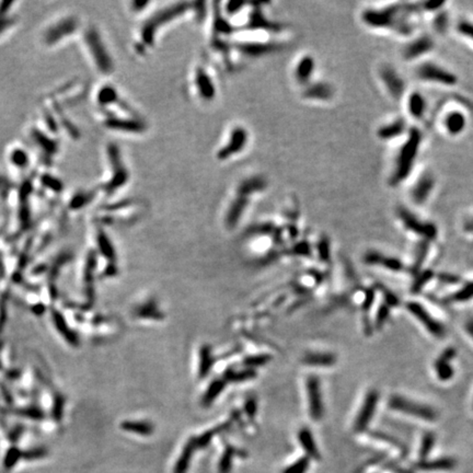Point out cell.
Returning <instances> with one entry per match:
<instances>
[{
	"label": "cell",
	"instance_id": "680465c9",
	"mask_svg": "<svg viewBox=\"0 0 473 473\" xmlns=\"http://www.w3.org/2000/svg\"><path fill=\"white\" fill-rule=\"evenodd\" d=\"M466 330L471 338H473V319L469 320L466 323Z\"/></svg>",
	"mask_w": 473,
	"mask_h": 473
},
{
	"label": "cell",
	"instance_id": "6f0895ef",
	"mask_svg": "<svg viewBox=\"0 0 473 473\" xmlns=\"http://www.w3.org/2000/svg\"><path fill=\"white\" fill-rule=\"evenodd\" d=\"M255 406H256L255 401H253V400H251V401H249L246 404V410H247L249 415L255 414Z\"/></svg>",
	"mask_w": 473,
	"mask_h": 473
},
{
	"label": "cell",
	"instance_id": "7c38bea8",
	"mask_svg": "<svg viewBox=\"0 0 473 473\" xmlns=\"http://www.w3.org/2000/svg\"><path fill=\"white\" fill-rule=\"evenodd\" d=\"M307 392L309 402V412L313 420H320L323 415V404H322L321 390L319 379L315 376H310L307 380Z\"/></svg>",
	"mask_w": 473,
	"mask_h": 473
},
{
	"label": "cell",
	"instance_id": "52a82bcc",
	"mask_svg": "<svg viewBox=\"0 0 473 473\" xmlns=\"http://www.w3.org/2000/svg\"><path fill=\"white\" fill-rule=\"evenodd\" d=\"M416 75H418L420 80L445 85H454L458 81L457 76H455L453 72L433 63H426L419 66L418 69H416Z\"/></svg>",
	"mask_w": 473,
	"mask_h": 473
},
{
	"label": "cell",
	"instance_id": "603a6c76",
	"mask_svg": "<svg viewBox=\"0 0 473 473\" xmlns=\"http://www.w3.org/2000/svg\"><path fill=\"white\" fill-rule=\"evenodd\" d=\"M106 126L112 128V130L130 133H141L146 128L145 124L141 121H137V119L134 118H111L106 119Z\"/></svg>",
	"mask_w": 473,
	"mask_h": 473
},
{
	"label": "cell",
	"instance_id": "4dcf8cb0",
	"mask_svg": "<svg viewBox=\"0 0 473 473\" xmlns=\"http://www.w3.org/2000/svg\"><path fill=\"white\" fill-rule=\"evenodd\" d=\"M214 358L212 355V348L208 345H203L200 351V369H199V376L200 378H205L208 375L210 369L213 367Z\"/></svg>",
	"mask_w": 473,
	"mask_h": 473
},
{
	"label": "cell",
	"instance_id": "ab89813d",
	"mask_svg": "<svg viewBox=\"0 0 473 473\" xmlns=\"http://www.w3.org/2000/svg\"><path fill=\"white\" fill-rule=\"evenodd\" d=\"M433 276H434L433 270H424V272L421 274L418 278H416V281L412 285L411 291L413 292V294H418V292L422 290V288L426 285L429 281H431Z\"/></svg>",
	"mask_w": 473,
	"mask_h": 473
},
{
	"label": "cell",
	"instance_id": "1f68e13d",
	"mask_svg": "<svg viewBox=\"0 0 473 473\" xmlns=\"http://www.w3.org/2000/svg\"><path fill=\"white\" fill-rule=\"evenodd\" d=\"M225 386L226 382L221 379L214 380L209 385L207 390H206L204 397L202 399V404L204 406H209L218 398V395L222 392V390L225 389Z\"/></svg>",
	"mask_w": 473,
	"mask_h": 473
},
{
	"label": "cell",
	"instance_id": "d4e9b609",
	"mask_svg": "<svg viewBox=\"0 0 473 473\" xmlns=\"http://www.w3.org/2000/svg\"><path fill=\"white\" fill-rule=\"evenodd\" d=\"M316 63L310 55H306L299 59L295 67V78L300 84H307L310 80L315 70Z\"/></svg>",
	"mask_w": 473,
	"mask_h": 473
},
{
	"label": "cell",
	"instance_id": "d6a6232c",
	"mask_svg": "<svg viewBox=\"0 0 473 473\" xmlns=\"http://www.w3.org/2000/svg\"><path fill=\"white\" fill-rule=\"evenodd\" d=\"M254 369H244V371L236 372L234 369H229L225 372V379L230 382H241L244 380H250L255 377Z\"/></svg>",
	"mask_w": 473,
	"mask_h": 473
},
{
	"label": "cell",
	"instance_id": "5b68a950",
	"mask_svg": "<svg viewBox=\"0 0 473 473\" xmlns=\"http://www.w3.org/2000/svg\"><path fill=\"white\" fill-rule=\"evenodd\" d=\"M389 406L392 410L405 413V414L415 416V418L423 419L425 421H428V422H433L437 419L436 412L432 407L423 405V404H418L405 398L399 397V395H392L390 398Z\"/></svg>",
	"mask_w": 473,
	"mask_h": 473
},
{
	"label": "cell",
	"instance_id": "484cf974",
	"mask_svg": "<svg viewBox=\"0 0 473 473\" xmlns=\"http://www.w3.org/2000/svg\"><path fill=\"white\" fill-rule=\"evenodd\" d=\"M406 132V122L403 118H398L388 125H384L378 130V137L382 140H390L401 136Z\"/></svg>",
	"mask_w": 473,
	"mask_h": 473
},
{
	"label": "cell",
	"instance_id": "f5cc1de1",
	"mask_svg": "<svg viewBox=\"0 0 473 473\" xmlns=\"http://www.w3.org/2000/svg\"><path fill=\"white\" fill-rule=\"evenodd\" d=\"M373 302H375V290L371 288V289H368L366 291V295H365V299L363 303V310L367 313L369 310H371Z\"/></svg>",
	"mask_w": 473,
	"mask_h": 473
},
{
	"label": "cell",
	"instance_id": "681fc988",
	"mask_svg": "<svg viewBox=\"0 0 473 473\" xmlns=\"http://www.w3.org/2000/svg\"><path fill=\"white\" fill-rule=\"evenodd\" d=\"M434 27L437 32L444 33L448 27V15H446L445 12H440L434 21Z\"/></svg>",
	"mask_w": 473,
	"mask_h": 473
},
{
	"label": "cell",
	"instance_id": "44dd1931",
	"mask_svg": "<svg viewBox=\"0 0 473 473\" xmlns=\"http://www.w3.org/2000/svg\"><path fill=\"white\" fill-rule=\"evenodd\" d=\"M364 261L369 265H381L393 272H399L403 269L402 262L395 257L385 256L377 251H369L364 256Z\"/></svg>",
	"mask_w": 473,
	"mask_h": 473
},
{
	"label": "cell",
	"instance_id": "60d3db41",
	"mask_svg": "<svg viewBox=\"0 0 473 473\" xmlns=\"http://www.w3.org/2000/svg\"><path fill=\"white\" fill-rule=\"evenodd\" d=\"M270 360V357L269 355H255V356H250L243 360L244 366H247L249 369H254L256 367L264 366V365L268 364Z\"/></svg>",
	"mask_w": 473,
	"mask_h": 473
},
{
	"label": "cell",
	"instance_id": "9f6ffc18",
	"mask_svg": "<svg viewBox=\"0 0 473 473\" xmlns=\"http://www.w3.org/2000/svg\"><path fill=\"white\" fill-rule=\"evenodd\" d=\"M438 279H439L441 283H446V284L459 283V278L456 276V275H453V274L441 273V274L438 275Z\"/></svg>",
	"mask_w": 473,
	"mask_h": 473
},
{
	"label": "cell",
	"instance_id": "4fadbf2b",
	"mask_svg": "<svg viewBox=\"0 0 473 473\" xmlns=\"http://www.w3.org/2000/svg\"><path fill=\"white\" fill-rule=\"evenodd\" d=\"M380 78L393 99L399 100L403 96L404 90H405V83L392 67H382L380 69Z\"/></svg>",
	"mask_w": 473,
	"mask_h": 473
},
{
	"label": "cell",
	"instance_id": "8992f818",
	"mask_svg": "<svg viewBox=\"0 0 473 473\" xmlns=\"http://www.w3.org/2000/svg\"><path fill=\"white\" fill-rule=\"evenodd\" d=\"M84 40L89 46V50L91 51L92 57L96 61L99 69L104 72V74L111 72L112 68H113V64H112V59L107 54L106 49L103 45L98 32L94 31V30H89L84 34Z\"/></svg>",
	"mask_w": 473,
	"mask_h": 473
},
{
	"label": "cell",
	"instance_id": "ba28073f",
	"mask_svg": "<svg viewBox=\"0 0 473 473\" xmlns=\"http://www.w3.org/2000/svg\"><path fill=\"white\" fill-rule=\"evenodd\" d=\"M248 143V132L242 126H236L232 128L229 139L222 147L218 150L217 159L227 160L235 154L241 152Z\"/></svg>",
	"mask_w": 473,
	"mask_h": 473
},
{
	"label": "cell",
	"instance_id": "9c48e42d",
	"mask_svg": "<svg viewBox=\"0 0 473 473\" xmlns=\"http://www.w3.org/2000/svg\"><path fill=\"white\" fill-rule=\"evenodd\" d=\"M109 157L113 168L114 173L112 179L110 180L105 186V190L107 192H114L118 188L125 186V183L128 180V172L124 168V165L121 160V154L119 150L116 145H111L109 147Z\"/></svg>",
	"mask_w": 473,
	"mask_h": 473
},
{
	"label": "cell",
	"instance_id": "d590c367",
	"mask_svg": "<svg viewBox=\"0 0 473 473\" xmlns=\"http://www.w3.org/2000/svg\"><path fill=\"white\" fill-rule=\"evenodd\" d=\"M428 250H429V246H428V241H426V240H424V241H422L419 244L418 251H416L415 262L412 266V272L414 274L418 273L419 270H421V268H422L423 262L425 261V259H426V256H427Z\"/></svg>",
	"mask_w": 473,
	"mask_h": 473
},
{
	"label": "cell",
	"instance_id": "277c9868",
	"mask_svg": "<svg viewBox=\"0 0 473 473\" xmlns=\"http://www.w3.org/2000/svg\"><path fill=\"white\" fill-rule=\"evenodd\" d=\"M398 216L403 225L406 227V229L416 235L422 236L426 241H432V240L436 239L438 230L433 222L421 220L418 216H415L405 207L398 208Z\"/></svg>",
	"mask_w": 473,
	"mask_h": 473
},
{
	"label": "cell",
	"instance_id": "ee69618b",
	"mask_svg": "<svg viewBox=\"0 0 473 473\" xmlns=\"http://www.w3.org/2000/svg\"><path fill=\"white\" fill-rule=\"evenodd\" d=\"M11 161L17 167L24 168L25 166H28V153L23 152L22 149H16L11 153Z\"/></svg>",
	"mask_w": 473,
	"mask_h": 473
},
{
	"label": "cell",
	"instance_id": "f1b7e54d",
	"mask_svg": "<svg viewBox=\"0 0 473 473\" xmlns=\"http://www.w3.org/2000/svg\"><path fill=\"white\" fill-rule=\"evenodd\" d=\"M303 362L311 366H332L337 362V357L330 353H310L304 356Z\"/></svg>",
	"mask_w": 473,
	"mask_h": 473
},
{
	"label": "cell",
	"instance_id": "5bb4252c",
	"mask_svg": "<svg viewBox=\"0 0 473 473\" xmlns=\"http://www.w3.org/2000/svg\"><path fill=\"white\" fill-rule=\"evenodd\" d=\"M250 196L251 194H249L247 192H243L239 188L236 190V195L230 204L229 208H228L226 215V225L228 228L231 229L239 222L244 209L249 204V201H250Z\"/></svg>",
	"mask_w": 473,
	"mask_h": 473
},
{
	"label": "cell",
	"instance_id": "f35d334b",
	"mask_svg": "<svg viewBox=\"0 0 473 473\" xmlns=\"http://www.w3.org/2000/svg\"><path fill=\"white\" fill-rule=\"evenodd\" d=\"M473 298V283L468 284L467 286H464L462 289H460L459 291L454 294L451 297L448 299L449 302H468Z\"/></svg>",
	"mask_w": 473,
	"mask_h": 473
},
{
	"label": "cell",
	"instance_id": "83f0119b",
	"mask_svg": "<svg viewBox=\"0 0 473 473\" xmlns=\"http://www.w3.org/2000/svg\"><path fill=\"white\" fill-rule=\"evenodd\" d=\"M304 96V98L315 99V100H329L333 96V89L328 84H315L306 88Z\"/></svg>",
	"mask_w": 473,
	"mask_h": 473
},
{
	"label": "cell",
	"instance_id": "db71d44e",
	"mask_svg": "<svg viewBox=\"0 0 473 473\" xmlns=\"http://www.w3.org/2000/svg\"><path fill=\"white\" fill-rule=\"evenodd\" d=\"M246 6V3L243 2H236V1H229L226 3V11L229 16H235L236 14H238L242 10V8Z\"/></svg>",
	"mask_w": 473,
	"mask_h": 473
},
{
	"label": "cell",
	"instance_id": "7402d4cb",
	"mask_svg": "<svg viewBox=\"0 0 473 473\" xmlns=\"http://www.w3.org/2000/svg\"><path fill=\"white\" fill-rule=\"evenodd\" d=\"M244 29L264 30V31L277 32V31H281L282 27L279 24L270 22V21L266 19L264 15L262 14L261 8H254L250 16V20H249L247 27H244Z\"/></svg>",
	"mask_w": 473,
	"mask_h": 473
},
{
	"label": "cell",
	"instance_id": "8d00e7d4",
	"mask_svg": "<svg viewBox=\"0 0 473 473\" xmlns=\"http://www.w3.org/2000/svg\"><path fill=\"white\" fill-rule=\"evenodd\" d=\"M122 427L128 432H133L140 435H149L152 433V424L145 422H127L122 425Z\"/></svg>",
	"mask_w": 473,
	"mask_h": 473
},
{
	"label": "cell",
	"instance_id": "8fae6325",
	"mask_svg": "<svg viewBox=\"0 0 473 473\" xmlns=\"http://www.w3.org/2000/svg\"><path fill=\"white\" fill-rule=\"evenodd\" d=\"M378 401H379V393H378V391H369L366 398L364 400L363 405L360 407V411L355 421L354 428L356 432H364L367 428L373 414H375Z\"/></svg>",
	"mask_w": 473,
	"mask_h": 473
},
{
	"label": "cell",
	"instance_id": "816d5d0a",
	"mask_svg": "<svg viewBox=\"0 0 473 473\" xmlns=\"http://www.w3.org/2000/svg\"><path fill=\"white\" fill-rule=\"evenodd\" d=\"M318 251H319V254L322 261H328L330 257V242L328 238L323 236L320 240L319 244H318Z\"/></svg>",
	"mask_w": 473,
	"mask_h": 473
},
{
	"label": "cell",
	"instance_id": "cb8c5ba5",
	"mask_svg": "<svg viewBox=\"0 0 473 473\" xmlns=\"http://www.w3.org/2000/svg\"><path fill=\"white\" fill-rule=\"evenodd\" d=\"M444 125L446 131L451 136H457L464 131L467 125V119L461 112L453 111L446 115L444 119Z\"/></svg>",
	"mask_w": 473,
	"mask_h": 473
},
{
	"label": "cell",
	"instance_id": "d6986e66",
	"mask_svg": "<svg viewBox=\"0 0 473 473\" xmlns=\"http://www.w3.org/2000/svg\"><path fill=\"white\" fill-rule=\"evenodd\" d=\"M456 355H457V352H456L455 348L449 347L446 348L439 357L437 358L435 363V371L440 380L447 381L454 377V369L451 367L450 362L451 359L455 358Z\"/></svg>",
	"mask_w": 473,
	"mask_h": 473
},
{
	"label": "cell",
	"instance_id": "74e56055",
	"mask_svg": "<svg viewBox=\"0 0 473 473\" xmlns=\"http://www.w3.org/2000/svg\"><path fill=\"white\" fill-rule=\"evenodd\" d=\"M434 444H435V435L433 433H426L423 436L422 442H421V449H420V458L422 460L426 459L427 456L431 453Z\"/></svg>",
	"mask_w": 473,
	"mask_h": 473
},
{
	"label": "cell",
	"instance_id": "f6af8a7d",
	"mask_svg": "<svg viewBox=\"0 0 473 473\" xmlns=\"http://www.w3.org/2000/svg\"><path fill=\"white\" fill-rule=\"evenodd\" d=\"M377 288L381 291V294L384 295V297H385V300H386V304H388L389 307H397L398 304H400L399 302V298L395 296L392 291H390L388 288H386L385 286H382L380 285V284H377Z\"/></svg>",
	"mask_w": 473,
	"mask_h": 473
},
{
	"label": "cell",
	"instance_id": "e0dca14e",
	"mask_svg": "<svg viewBox=\"0 0 473 473\" xmlns=\"http://www.w3.org/2000/svg\"><path fill=\"white\" fill-rule=\"evenodd\" d=\"M195 87L201 98L205 101H212L216 96V87L212 80V77L208 75L204 67H197L195 71Z\"/></svg>",
	"mask_w": 473,
	"mask_h": 473
},
{
	"label": "cell",
	"instance_id": "4316f807",
	"mask_svg": "<svg viewBox=\"0 0 473 473\" xmlns=\"http://www.w3.org/2000/svg\"><path fill=\"white\" fill-rule=\"evenodd\" d=\"M407 110L410 115L414 118H423L425 111H426V101L422 94L420 92H413L410 94L407 100Z\"/></svg>",
	"mask_w": 473,
	"mask_h": 473
},
{
	"label": "cell",
	"instance_id": "7bdbcfd3",
	"mask_svg": "<svg viewBox=\"0 0 473 473\" xmlns=\"http://www.w3.org/2000/svg\"><path fill=\"white\" fill-rule=\"evenodd\" d=\"M389 315H390V307L386 304H381L379 309H378L377 316H376V321H375L376 329L380 330L382 326L386 324V322L389 318Z\"/></svg>",
	"mask_w": 473,
	"mask_h": 473
},
{
	"label": "cell",
	"instance_id": "9a60e30c",
	"mask_svg": "<svg viewBox=\"0 0 473 473\" xmlns=\"http://www.w3.org/2000/svg\"><path fill=\"white\" fill-rule=\"evenodd\" d=\"M435 186V179L431 173H424L415 182L411 190V197L416 205H422L431 195Z\"/></svg>",
	"mask_w": 473,
	"mask_h": 473
},
{
	"label": "cell",
	"instance_id": "ffe728a7",
	"mask_svg": "<svg viewBox=\"0 0 473 473\" xmlns=\"http://www.w3.org/2000/svg\"><path fill=\"white\" fill-rule=\"evenodd\" d=\"M236 49L244 55L250 56V57H257V56L270 53L273 51H277L279 46L274 43L270 44V43L264 42H240L236 43Z\"/></svg>",
	"mask_w": 473,
	"mask_h": 473
},
{
	"label": "cell",
	"instance_id": "f546056e",
	"mask_svg": "<svg viewBox=\"0 0 473 473\" xmlns=\"http://www.w3.org/2000/svg\"><path fill=\"white\" fill-rule=\"evenodd\" d=\"M455 467L456 461L453 458H440L433 461L422 460L415 464V468H419L421 470H451Z\"/></svg>",
	"mask_w": 473,
	"mask_h": 473
},
{
	"label": "cell",
	"instance_id": "f907efd6",
	"mask_svg": "<svg viewBox=\"0 0 473 473\" xmlns=\"http://www.w3.org/2000/svg\"><path fill=\"white\" fill-rule=\"evenodd\" d=\"M372 436L375 437V438H378V439H380V440H384V441H387V442H390V444H392L394 445L395 447H398V448L402 451V454L404 453L405 454L406 453V449L404 448V446L400 442L399 440L397 439H394L393 437H391L389 435H387V434H384V433H380V432H377V433H372Z\"/></svg>",
	"mask_w": 473,
	"mask_h": 473
},
{
	"label": "cell",
	"instance_id": "30bf717a",
	"mask_svg": "<svg viewBox=\"0 0 473 473\" xmlns=\"http://www.w3.org/2000/svg\"><path fill=\"white\" fill-rule=\"evenodd\" d=\"M406 309L420 322H422V324L427 329L429 333L434 335V337H436V338L445 337L446 331H445L444 326H442L439 322L434 319V318L429 315L426 309H425L422 304H419V303H412L411 302V303L406 304Z\"/></svg>",
	"mask_w": 473,
	"mask_h": 473
},
{
	"label": "cell",
	"instance_id": "ac0fdd59",
	"mask_svg": "<svg viewBox=\"0 0 473 473\" xmlns=\"http://www.w3.org/2000/svg\"><path fill=\"white\" fill-rule=\"evenodd\" d=\"M77 23L75 19H66L63 21H59L58 23L53 25L51 29H49L45 33V42L47 44H53L61 38L65 37L68 34L72 33L76 30Z\"/></svg>",
	"mask_w": 473,
	"mask_h": 473
},
{
	"label": "cell",
	"instance_id": "11a10c76",
	"mask_svg": "<svg viewBox=\"0 0 473 473\" xmlns=\"http://www.w3.org/2000/svg\"><path fill=\"white\" fill-rule=\"evenodd\" d=\"M444 5L445 2L442 1H426L421 3V8H422V10L425 11H435V10H439Z\"/></svg>",
	"mask_w": 473,
	"mask_h": 473
},
{
	"label": "cell",
	"instance_id": "c3c4849f",
	"mask_svg": "<svg viewBox=\"0 0 473 473\" xmlns=\"http://www.w3.org/2000/svg\"><path fill=\"white\" fill-rule=\"evenodd\" d=\"M457 29H458V32L461 34V35L470 38V40L473 41V22H470V21H467V20H462L459 22Z\"/></svg>",
	"mask_w": 473,
	"mask_h": 473
},
{
	"label": "cell",
	"instance_id": "2e32d148",
	"mask_svg": "<svg viewBox=\"0 0 473 473\" xmlns=\"http://www.w3.org/2000/svg\"><path fill=\"white\" fill-rule=\"evenodd\" d=\"M434 45H435V43H434L433 38L425 34V35L420 36L411 43H408L403 49L402 55L404 58L408 59V61L419 58L421 56L429 53L434 49Z\"/></svg>",
	"mask_w": 473,
	"mask_h": 473
},
{
	"label": "cell",
	"instance_id": "b9f144b4",
	"mask_svg": "<svg viewBox=\"0 0 473 473\" xmlns=\"http://www.w3.org/2000/svg\"><path fill=\"white\" fill-rule=\"evenodd\" d=\"M33 137H34V139H36L38 145H40L42 148H44L49 153H54L56 152V145L51 139L47 138V137L40 134L38 131L33 132Z\"/></svg>",
	"mask_w": 473,
	"mask_h": 473
},
{
	"label": "cell",
	"instance_id": "bcb514c9",
	"mask_svg": "<svg viewBox=\"0 0 473 473\" xmlns=\"http://www.w3.org/2000/svg\"><path fill=\"white\" fill-rule=\"evenodd\" d=\"M91 199H92V194H90V193H79V194H76L71 200V203H70L71 208L83 207L84 204L89 203V201Z\"/></svg>",
	"mask_w": 473,
	"mask_h": 473
},
{
	"label": "cell",
	"instance_id": "6da1fadb",
	"mask_svg": "<svg viewBox=\"0 0 473 473\" xmlns=\"http://www.w3.org/2000/svg\"><path fill=\"white\" fill-rule=\"evenodd\" d=\"M422 10L416 3H400L382 9H367L363 12L362 19L365 24L372 28L390 29L400 34L413 32V23L408 21V16Z\"/></svg>",
	"mask_w": 473,
	"mask_h": 473
},
{
	"label": "cell",
	"instance_id": "3957f363",
	"mask_svg": "<svg viewBox=\"0 0 473 473\" xmlns=\"http://www.w3.org/2000/svg\"><path fill=\"white\" fill-rule=\"evenodd\" d=\"M191 3L188 2H179L174 3L165 9L159 10L153 16L146 21L143 24L140 31V37L143 41V45L152 46L154 41V35H156L157 30L161 27L162 24L171 22L172 20L175 19L176 17L182 16L183 14L190 9Z\"/></svg>",
	"mask_w": 473,
	"mask_h": 473
},
{
	"label": "cell",
	"instance_id": "836d02e7",
	"mask_svg": "<svg viewBox=\"0 0 473 473\" xmlns=\"http://www.w3.org/2000/svg\"><path fill=\"white\" fill-rule=\"evenodd\" d=\"M299 439L302 445L304 446V448L306 449L309 454H310L312 457H319V453H318L317 447L315 441H313V438L311 433L308 431V428H304L303 431H300L299 433Z\"/></svg>",
	"mask_w": 473,
	"mask_h": 473
},
{
	"label": "cell",
	"instance_id": "7dc6e473",
	"mask_svg": "<svg viewBox=\"0 0 473 473\" xmlns=\"http://www.w3.org/2000/svg\"><path fill=\"white\" fill-rule=\"evenodd\" d=\"M42 182H43V186H45L46 187H49L53 191L59 192V191L63 190V184L61 183V181H59V180H57V179L53 178V176H50L49 174H45L44 176H43Z\"/></svg>",
	"mask_w": 473,
	"mask_h": 473
},
{
	"label": "cell",
	"instance_id": "e575fe53",
	"mask_svg": "<svg viewBox=\"0 0 473 473\" xmlns=\"http://www.w3.org/2000/svg\"><path fill=\"white\" fill-rule=\"evenodd\" d=\"M118 92H116V90L113 87H111V85H105V87H103L100 91H99L98 101L102 105L112 104V103L118 102Z\"/></svg>",
	"mask_w": 473,
	"mask_h": 473
},
{
	"label": "cell",
	"instance_id": "7a4b0ae2",
	"mask_svg": "<svg viewBox=\"0 0 473 473\" xmlns=\"http://www.w3.org/2000/svg\"><path fill=\"white\" fill-rule=\"evenodd\" d=\"M421 143H422V133L418 127H412L408 131L405 143L402 145L397 156L393 173L390 178L391 186H397L408 178L419 154Z\"/></svg>",
	"mask_w": 473,
	"mask_h": 473
}]
</instances>
